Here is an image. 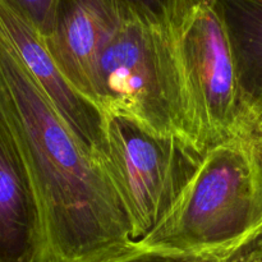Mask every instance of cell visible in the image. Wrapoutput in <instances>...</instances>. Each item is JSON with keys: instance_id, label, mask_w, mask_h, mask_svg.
Instances as JSON below:
<instances>
[{"instance_id": "cell-1", "label": "cell", "mask_w": 262, "mask_h": 262, "mask_svg": "<svg viewBox=\"0 0 262 262\" xmlns=\"http://www.w3.org/2000/svg\"><path fill=\"white\" fill-rule=\"evenodd\" d=\"M0 118L37 202L36 262H105L135 247L129 220L101 159L69 127L2 36Z\"/></svg>"}, {"instance_id": "cell-2", "label": "cell", "mask_w": 262, "mask_h": 262, "mask_svg": "<svg viewBox=\"0 0 262 262\" xmlns=\"http://www.w3.org/2000/svg\"><path fill=\"white\" fill-rule=\"evenodd\" d=\"M260 230L262 161L251 133L207 148L165 216L136 246L217 262Z\"/></svg>"}, {"instance_id": "cell-3", "label": "cell", "mask_w": 262, "mask_h": 262, "mask_svg": "<svg viewBox=\"0 0 262 262\" xmlns=\"http://www.w3.org/2000/svg\"><path fill=\"white\" fill-rule=\"evenodd\" d=\"M189 145L207 148L255 133L232 42L212 0H200L169 26Z\"/></svg>"}, {"instance_id": "cell-4", "label": "cell", "mask_w": 262, "mask_h": 262, "mask_svg": "<svg viewBox=\"0 0 262 262\" xmlns=\"http://www.w3.org/2000/svg\"><path fill=\"white\" fill-rule=\"evenodd\" d=\"M169 26L123 18L100 56L97 105L105 115L127 118L192 150Z\"/></svg>"}, {"instance_id": "cell-5", "label": "cell", "mask_w": 262, "mask_h": 262, "mask_svg": "<svg viewBox=\"0 0 262 262\" xmlns=\"http://www.w3.org/2000/svg\"><path fill=\"white\" fill-rule=\"evenodd\" d=\"M104 166L129 220L135 242L151 232L193 176L201 156L132 120L106 115Z\"/></svg>"}, {"instance_id": "cell-6", "label": "cell", "mask_w": 262, "mask_h": 262, "mask_svg": "<svg viewBox=\"0 0 262 262\" xmlns=\"http://www.w3.org/2000/svg\"><path fill=\"white\" fill-rule=\"evenodd\" d=\"M0 36L14 50L69 127L104 164L107 152L106 115L67 81L43 36L10 0H0Z\"/></svg>"}, {"instance_id": "cell-7", "label": "cell", "mask_w": 262, "mask_h": 262, "mask_svg": "<svg viewBox=\"0 0 262 262\" xmlns=\"http://www.w3.org/2000/svg\"><path fill=\"white\" fill-rule=\"evenodd\" d=\"M122 20L109 0H58L53 30L43 37L67 81L96 105L100 56Z\"/></svg>"}, {"instance_id": "cell-8", "label": "cell", "mask_w": 262, "mask_h": 262, "mask_svg": "<svg viewBox=\"0 0 262 262\" xmlns=\"http://www.w3.org/2000/svg\"><path fill=\"white\" fill-rule=\"evenodd\" d=\"M37 202L14 141L0 118V262H36Z\"/></svg>"}, {"instance_id": "cell-9", "label": "cell", "mask_w": 262, "mask_h": 262, "mask_svg": "<svg viewBox=\"0 0 262 262\" xmlns=\"http://www.w3.org/2000/svg\"><path fill=\"white\" fill-rule=\"evenodd\" d=\"M227 27L243 96L253 117L262 115V0H212Z\"/></svg>"}, {"instance_id": "cell-10", "label": "cell", "mask_w": 262, "mask_h": 262, "mask_svg": "<svg viewBox=\"0 0 262 262\" xmlns=\"http://www.w3.org/2000/svg\"><path fill=\"white\" fill-rule=\"evenodd\" d=\"M123 18L133 17L169 26L200 0H109Z\"/></svg>"}, {"instance_id": "cell-11", "label": "cell", "mask_w": 262, "mask_h": 262, "mask_svg": "<svg viewBox=\"0 0 262 262\" xmlns=\"http://www.w3.org/2000/svg\"><path fill=\"white\" fill-rule=\"evenodd\" d=\"M33 25L43 37L53 30L58 0H10Z\"/></svg>"}, {"instance_id": "cell-12", "label": "cell", "mask_w": 262, "mask_h": 262, "mask_svg": "<svg viewBox=\"0 0 262 262\" xmlns=\"http://www.w3.org/2000/svg\"><path fill=\"white\" fill-rule=\"evenodd\" d=\"M105 262H214L207 258L197 257V256L181 255V253L164 252V251L143 250V248L135 247L123 255L117 256L114 258Z\"/></svg>"}, {"instance_id": "cell-13", "label": "cell", "mask_w": 262, "mask_h": 262, "mask_svg": "<svg viewBox=\"0 0 262 262\" xmlns=\"http://www.w3.org/2000/svg\"><path fill=\"white\" fill-rule=\"evenodd\" d=\"M217 262H262V230L232 255Z\"/></svg>"}, {"instance_id": "cell-14", "label": "cell", "mask_w": 262, "mask_h": 262, "mask_svg": "<svg viewBox=\"0 0 262 262\" xmlns=\"http://www.w3.org/2000/svg\"><path fill=\"white\" fill-rule=\"evenodd\" d=\"M255 141L256 146H257L258 155H260V159L262 161V128H257V130L255 132Z\"/></svg>"}, {"instance_id": "cell-15", "label": "cell", "mask_w": 262, "mask_h": 262, "mask_svg": "<svg viewBox=\"0 0 262 262\" xmlns=\"http://www.w3.org/2000/svg\"><path fill=\"white\" fill-rule=\"evenodd\" d=\"M258 128H262V115H261L260 120H258Z\"/></svg>"}]
</instances>
